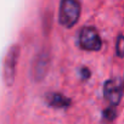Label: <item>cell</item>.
I'll return each instance as SVG.
<instances>
[{
    "label": "cell",
    "instance_id": "obj_1",
    "mask_svg": "<svg viewBox=\"0 0 124 124\" xmlns=\"http://www.w3.org/2000/svg\"><path fill=\"white\" fill-rule=\"evenodd\" d=\"M80 3L79 0H61L58 9V22L65 28L74 27L80 17Z\"/></svg>",
    "mask_w": 124,
    "mask_h": 124
},
{
    "label": "cell",
    "instance_id": "obj_8",
    "mask_svg": "<svg viewBox=\"0 0 124 124\" xmlns=\"http://www.w3.org/2000/svg\"><path fill=\"white\" fill-rule=\"evenodd\" d=\"M114 118H116V108H114V106H111V107H108V108H106L103 111V119L105 120L112 122Z\"/></svg>",
    "mask_w": 124,
    "mask_h": 124
},
{
    "label": "cell",
    "instance_id": "obj_6",
    "mask_svg": "<svg viewBox=\"0 0 124 124\" xmlns=\"http://www.w3.org/2000/svg\"><path fill=\"white\" fill-rule=\"evenodd\" d=\"M47 100H49L50 106L56 107V108H65V107H68L70 103H71L68 97L63 96L62 94H58V93L57 94H51Z\"/></svg>",
    "mask_w": 124,
    "mask_h": 124
},
{
    "label": "cell",
    "instance_id": "obj_5",
    "mask_svg": "<svg viewBox=\"0 0 124 124\" xmlns=\"http://www.w3.org/2000/svg\"><path fill=\"white\" fill-rule=\"evenodd\" d=\"M33 71H34V78L37 80H40L44 78V76L46 74V71H47V57L45 55H39L35 58Z\"/></svg>",
    "mask_w": 124,
    "mask_h": 124
},
{
    "label": "cell",
    "instance_id": "obj_3",
    "mask_svg": "<svg viewBox=\"0 0 124 124\" xmlns=\"http://www.w3.org/2000/svg\"><path fill=\"white\" fill-rule=\"evenodd\" d=\"M79 46L85 51H99L102 47V40L96 28L84 27L78 38Z\"/></svg>",
    "mask_w": 124,
    "mask_h": 124
},
{
    "label": "cell",
    "instance_id": "obj_7",
    "mask_svg": "<svg viewBox=\"0 0 124 124\" xmlns=\"http://www.w3.org/2000/svg\"><path fill=\"white\" fill-rule=\"evenodd\" d=\"M116 55L120 58L124 57V35L119 34L116 40Z\"/></svg>",
    "mask_w": 124,
    "mask_h": 124
},
{
    "label": "cell",
    "instance_id": "obj_4",
    "mask_svg": "<svg viewBox=\"0 0 124 124\" xmlns=\"http://www.w3.org/2000/svg\"><path fill=\"white\" fill-rule=\"evenodd\" d=\"M124 86L118 83L117 79H108L103 85V96L111 106H117L123 97Z\"/></svg>",
    "mask_w": 124,
    "mask_h": 124
},
{
    "label": "cell",
    "instance_id": "obj_9",
    "mask_svg": "<svg viewBox=\"0 0 124 124\" xmlns=\"http://www.w3.org/2000/svg\"><path fill=\"white\" fill-rule=\"evenodd\" d=\"M123 86H124V83H123Z\"/></svg>",
    "mask_w": 124,
    "mask_h": 124
},
{
    "label": "cell",
    "instance_id": "obj_2",
    "mask_svg": "<svg viewBox=\"0 0 124 124\" xmlns=\"http://www.w3.org/2000/svg\"><path fill=\"white\" fill-rule=\"evenodd\" d=\"M20 52H21L20 46L15 44L10 46V49L8 50L5 55V58L3 62V79L8 86H11L15 82L17 63L20 60Z\"/></svg>",
    "mask_w": 124,
    "mask_h": 124
}]
</instances>
